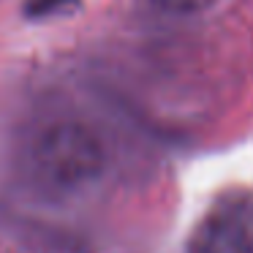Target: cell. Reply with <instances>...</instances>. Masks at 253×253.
I'll use <instances>...</instances> for the list:
<instances>
[{"mask_svg": "<svg viewBox=\"0 0 253 253\" xmlns=\"http://www.w3.org/2000/svg\"><path fill=\"white\" fill-rule=\"evenodd\" d=\"M33 171L44 185L74 191L104 171L106 155L101 139L82 123H55L33 144Z\"/></svg>", "mask_w": 253, "mask_h": 253, "instance_id": "6da1fadb", "label": "cell"}, {"mask_svg": "<svg viewBox=\"0 0 253 253\" xmlns=\"http://www.w3.org/2000/svg\"><path fill=\"white\" fill-rule=\"evenodd\" d=\"M185 253H253V191L220 196L196 220Z\"/></svg>", "mask_w": 253, "mask_h": 253, "instance_id": "7a4b0ae2", "label": "cell"}, {"mask_svg": "<svg viewBox=\"0 0 253 253\" xmlns=\"http://www.w3.org/2000/svg\"><path fill=\"white\" fill-rule=\"evenodd\" d=\"M161 8H166V11L171 14H193V11H202V8H207L212 0H155Z\"/></svg>", "mask_w": 253, "mask_h": 253, "instance_id": "3957f363", "label": "cell"}]
</instances>
